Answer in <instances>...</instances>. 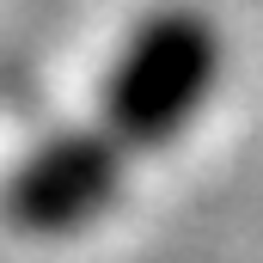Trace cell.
Here are the masks:
<instances>
[{"label":"cell","mask_w":263,"mask_h":263,"mask_svg":"<svg viewBox=\"0 0 263 263\" xmlns=\"http://www.w3.org/2000/svg\"><path fill=\"white\" fill-rule=\"evenodd\" d=\"M220 73H227L220 25L190 0H165L141 12L110 49L98 73V129L123 141L135 159L159 153L202 123V110L220 92Z\"/></svg>","instance_id":"1"},{"label":"cell","mask_w":263,"mask_h":263,"mask_svg":"<svg viewBox=\"0 0 263 263\" xmlns=\"http://www.w3.org/2000/svg\"><path fill=\"white\" fill-rule=\"evenodd\" d=\"M135 153L98 123H73L31 141L0 178V214L25 239H73L92 233L129 190Z\"/></svg>","instance_id":"2"}]
</instances>
